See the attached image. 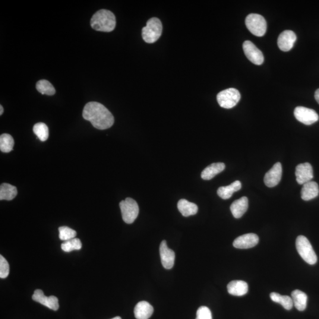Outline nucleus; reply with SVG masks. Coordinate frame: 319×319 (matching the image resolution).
Segmentation results:
<instances>
[{"label":"nucleus","mask_w":319,"mask_h":319,"mask_svg":"<svg viewBox=\"0 0 319 319\" xmlns=\"http://www.w3.org/2000/svg\"><path fill=\"white\" fill-rule=\"evenodd\" d=\"M297 250L306 263L314 265L317 263L318 257L309 239L305 236L300 235L296 239Z\"/></svg>","instance_id":"obj_3"},{"label":"nucleus","mask_w":319,"mask_h":319,"mask_svg":"<svg viewBox=\"0 0 319 319\" xmlns=\"http://www.w3.org/2000/svg\"><path fill=\"white\" fill-rule=\"evenodd\" d=\"M82 246L81 240L75 238L63 243L61 245V248L63 251L69 252L74 250H80L82 248Z\"/></svg>","instance_id":"obj_29"},{"label":"nucleus","mask_w":319,"mask_h":319,"mask_svg":"<svg viewBox=\"0 0 319 319\" xmlns=\"http://www.w3.org/2000/svg\"><path fill=\"white\" fill-rule=\"evenodd\" d=\"M296 40L297 36L293 31H284L278 38V46L282 51L289 52L293 48Z\"/></svg>","instance_id":"obj_14"},{"label":"nucleus","mask_w":319,"mask_h":319,"mask_svg":"<svg viewBox=\"0 0 319 319\" xmlns=\"http://www.w3.org/2000/svg\"><path fill=\"white\" fill-rule=\"evenodd\" d=\"M296 181L300 185L312 181L314 178V172L311 164L305 163L299 164L296 169Z\"/></svg>","instance_id":"obj_12"},{"label":"nucleus","mask_w":319,"mask_h":319,"mask_svg":"<svg viewBox=\"0 0 319 319\" xmlns=\"http://www.w3.org/2000/svg\"><path fill=\"white\" fill-rule=\"evenodd\" d=\"M248 208V198L244 197L236 200L230 205V210L233 217L236 219L240 218L247 211Z\"/></svg>","instance_id":"obj_16"},{"label":"nucleus","mask_w":319,"mask_h":319,"mask_svg":"<svg viewBox=\"0 0 319 319\" xmlns=\"http://www.w3.org/2000/svg\"><path fill=\"white\" fill-rule=\"evenodd\" d=\"M161 261L164 268L167 270L171 269L174 266L175 260V253L167 246V242L164 240L160 246Z\"/></svg>","instance_id":"obj_13"},{"label":"nucleus","mask_w":319,"mask_h":319,"mask_svg":"<svg viewBox=\"0 0 319 319\" xmlns=\"http://www.w3.org/2000/svg\"><path fill=\"white\" fill-rule=\"evenodd\" d=\"M14 141L11 135L3 134L0 136V150L3 153L10 152L13 149Z\"/></svg>","instance_id":"obj_26"},{"label":"nucleus","mask_w":319,"mask_h":319,"mask_svg":"<svg viewBox=\"0 0 319 319\" xmlns=\"http://www.w3.org/2000/svg\"><path fill=\"white\" fill-rule=\"evenodd\" d=\"M123 220L125 223L131 224L137 219L139 213V207L137 202L132 198H126L119 203Z\"/></svg>","instance_id":"obj_6"},{"label":"nucleus","mask_w":319,"mask_h":319,"mask_svg":"<svg viewBox=\"0 0 319 319\" xmlns=\"http://www.w3.org/2000/svg\"><path fill=\"white\" fill-rule=\"evenodd\" d=\"M154 309L150 303L142 301L137 303L134 309V315L137 319H148L153 315Z\"/></svg>","instance_id":"obj_17"},{"label":"nucleus","mask_w":319,"mask_h":319,"mask_svg":"<svg viewBox=\"0 0 319 319\" xmlns=\"http://www.w3.org/2000/svg\"><path fill=\"white\" fill-rule=\"evenodd\" d=\"M282 166L280 163L274 164L264 176V181L267 187L273 188L280 183L282 177Z\"/></svg>","instance_id":"obj_10"},{"label":"nucleus","mask_w":319,"mask_h":319,"mask_svg":"<svg viewBox=\"0 0 319 319\" xmlns=\"http://www.w3.org/2000/svg\"><path fill=\"white\" fill-rule=\"evenodd\" d=\"M271 301L279 303L286 310L290 311L293 308V302L292 298L287 296H282L277 293L270 294Z\"/></svg>","instance_id":"obj_25"},{"label":"nucleus","mask_w":319,"mask_h":319,"mask_svg":"<svg viewBox=\"0 0 319 319\" xmlns=\"http://www.w3.org/2000/svg\"><path fill=\"white\" fill-rule=\"evenodd\" d=\"M259 238L255 233H246L239 236L233 242V245L236 248L248 249L254 247L258 244Z\"/></svg>","instance_id":"obj_15"},{"label":"nucleus","mask_w":319,"mask_h":319,"mask_svg":"<svg viewBox=\"0 0 319 319\" xmlns=\"http://www.w3.org/2000/svg\"><path fill=\"white\" fill-rule=\"evenodd\" d=\"M225 169V164L223 163H216L211 164V165L205 168L201 173L202 178L206 181L213 179L214 176L223 171Z\"/></svg>","instance_id":"obj_20"},{"label":"nucleus","mask_w":319,"mask_h":319,"mask_svg":"<svg viewBox=\"0 0 319 319\" xmlns=\"http://www.w3.org/2000/svg\"><path fill=\"white\" fill-rule=\"evenodd\" d=\"M163 26L159 18L153 17L147 21L146 26L142 30V37L145 42L153 43L162 35Z\"/></svg>","instance_id":"obj_4"},{"label":"nucleus","mask_w":319,"mask_h":319,"mask_svg":"<svg viewBox=\"0 0 319 319\" xmlns=\"http://www.w3.org/2000/svg\"><path fill=\"white\" fill-rule=\"evenodd\" d=\"M59 238L62 241H67L75 238L77 232L68 226H61L59 228Z\"/></svg>","instance_id":"obj_30"},{"label":"nucleus","mask_w":319,"mask_h":319,"mask_svg":"<svg viewBox=\"0 0 319 319\" xmlns=\"http://www.w3.org/2000/svg\"><path fill=\"white\" fill-rule=\"evenodd\" d=\"M17 189L8 183H2L0 186V200L11 201L16 197Z\"/></svg>","instance_id":"obj_24"},{"label":"nucleus","mask_w":319,"mask_h":319,"mask_svg":"<svg viewBox=\"0 0 319 319\" xmlns=\"http://www.w3.org/2000/svg\"><path fill=\"white\" fill-rule=\"evenodd\" d=\"M9 266L7 260L2 255H0V278L5 279L8 276Z\"/></svg>","instance_id":"obj_31"},{"label":"nucleus","mask_w":319,"mask_h":319,"mask_svg":"<svg viewBox=\"0 0 319 319\" xmlns=\"http://www.w3.org/2000/svg\"><path fill=\"white\" fill-rule=\"evenodd\" d=\"M36 89L40 93L47 96H53L56 93L54 87L50 82L43 80L37 82Z\"/></svg>","instance_id":"obj_27"},{"label":"nucleus","mask_w":319,"mask_h":319,"mask_svg":"<svg viewBox=\"0 0 319 319\" xmlns=\"http://www.w3.org/2000/svg\"><path fill=\"white\" fill-rule=\"evenodd\" d=\"M196 319H213L210 309L206 306H201L198 309Z\"/></svg>","instance_id":"obj_32"},{"label":"nucleus","mask_w":319,"mask_h":319,"mask_svg":"<svg viewBox=\"0 0 319 319\" xmlns=\"http://www.w3.org/2000/svg\"><path fill=\"white\" fill-rule=\"evenodd\" d=\"M243 50L246 58L252 64L261 65L263 64L264 58L263 53L258 49L253 43L246 40L243 43Z\"/></svg>","instance_id":"obj_9"},{"label":"nucleus","mask_w":319,"mask_h":319,"mask_svg":"<svg viewBox=\"0 0 319 319\" xmlns=\"http://www.w3.org/2000/svg\"><path fill=\"white\" fill-rule=\"evenodd\" d=\"M3 112H4V109H3V107L2 106H0V115H2L3 113Z\"/></svg>","instance_id":"obj_34"},{"label":"nucleus","mask_w":319,"mask_h":319,"mask_svg":"<svg viewBox=\"0 0 319 319\" xmlns=\"http://www.w3.org/2000/svg\"><path fill=\"white\" fill-rule=\"evenodd\" d=\"M32 299L53 311H58L59 308L58 299L53 296H46L42 290H36L32 296Z\"/></svg>","instance_id":"obj_11"},{"label":"nucleus","mask_w":319,"mask_h":319,"mask_svg":"<svg viewBox=\"0 0 319 319\" xmlns=\"http://www.w3.org/2000/svg\"><path fill=\"white\" fill-rule=\"evenodd\" d=\"M82 115L95 128L101 130L111 127L114 123V118L112 113L103 104L97 102H90L86 104Z\"/></svg>","instance_id":"obj_1"},{"label":"nucleus","mask_w":319,"mask_h":319,"mask_svg":"<svg viewBox=\"0 0 319 319\" xmlns=\"http://www.w3.org/2000/svg\"><path fill=\"white\" fill-rule=\"evenodd\" d=\"M33 132L40 141H45L49 137V128L45 123H37L34 125Z\"/></svg>","instance_id":"obj_28"},{"label":"nucleus","mask_w":319,"mask_h":319,"mask_svg":"<svg viewBox=\"0 0 319 319\" xmlns=\"http://www.w3.org/2000/svg\"><path fill=\"white\" fill-rule=\"evenodd\" d=\"M241 100V94L235 88H229L217 94V101L222 108L230 109L236 106Z\"/></svg>","instance_id":"obj_7"},{"label":"nucleus","mask_w":319,"mask_h":319,"mask_svg":"<svg viewBox=\"0 0 319 319\" xmlns=\"http://www.w3.org/2000/svg\"><path fill=\"white\" fill-rule=\"evenodd\" d=\"M315 97V100H317L318 103L319 104V89L316 91Z\"/></svg>","instance_id":"obj_33"},{"label":"nucleus","mask_w":319,"mask_h":319,"mask_svg":"<svg viewBox=\"0 0 319 319\" xmlns=\"http://www.w3.org/2000/svg\"><path fill=\"white\" fill-rule=\"evenodd\" d=\"M122 319L121 318L119 317H115L114 318H113V319Z\"/></svg>","instance_id":"obj_35"},{"label":"nucleus","mask_w":319,"mask_h":319,"mask_svg":"<svg viewBox=\"0 0 319 319\" xmlns=\"http://www.w3.org/2000/svg\"><path fill=\"white\" fill-rule=\"evenodd\" d=\"M241 187V183L236 181L228 186L220 187L217 189V194L223 200H228L232 197L233 193L239 191Z\"/></svg>","instance_id":"obj_21"},{"label":"nucleus","mask_w":319,"mask_h":319,"mask_svg":"<svg viewBox=\"0 0 319 319\" xmlns=\"http://www.w3.org/2000/svg\"><path fill=\"white\" fill-rule=\"evenodd\" d=\"M91 25L97 31L110 32L116 26L115 15L107 9H101L91 18Z\"/></svg>","instance_id":"obj_2"},{"label":"nucleus","mask_w":319,"mask_h":319,"mask_svg":"<svg viewBox=\"0 0 319 319\" xmlns=\"http://www.w3.org/2000/svg\"><path fill=\"white\" fill-rule=\"evenodd\" d=\"M319 194V186L317 182L311 181L303 185L301 191L303 200L305 201L312 200L317 198Z\"/></svg>","instance_id":"obj_18"},{"label":"nucleus","mask_w":319,"mask_h":319,"mask_svg":"<svg viewBox=\"0 0 319 319\" xmlns=\"http://www.w3.org/2000/svg\"><path fill=\"white\" fill-rule=\"evenodd\" d=\"M294 114L299 122L307 125L314 124L319 120V115L315 110L304 106L296 107Z\"/></svg>","instance_id":"obj_8"},{"label":"nucleus","mask_w":319,"mask_h":319,"mask_svg":"<svg viewBox=\"0 0 319 319\" xmlns=\"http://www.w3.org/2000/svg\"><path fill=\"white\" fill-rule=\"evenodd\" d=\"M293 305L298 311H304L307 307L308 296L299 290H295L292 293Z\"/></svg>","instance_id":"obj_22"},{"label":"nucleus","mask_w":319,"mask_h":319,"mask_svg":"<svg viewBox=\"0 0 319 319\" xmlns=\"http://www.w3.org/2000/svg\"><path fill=\"white\" fill-rule=\"evenodd\" d=\"M228 292L232 296H242L248 291V284L242 280H234L230 282L227 286Z\"/></svg>","instance_id":"obj_19"},{"label":"nucleus","mask_w":319,"mask_h":319,"mask_svg":"<svg viewBox=\"0 0 319 319\" xmlns=\"http://www.w3.org/2000/svg\"><path fill=\"white\" fill-rule=\"evenodd\" d=\"M245 24L248 30L256 36L262 37L266 33V20L260 14H249L245 19Z\"/></svg>","instance_id":"obj_5"},{"label":"nucleus","mask_w":319,"mask_h":319,"mask_svg":"<svg viewBox=\"0 0 319 319\" xmlns=\"http://www.w3.org/2000/svg\"><path fill=\"white\" fill-rule=\"evenodd\" d=\"M178 208L180 213L185 217L195 215L198 211V207L197 205L184 200V199L178 202Z\"/></svg>","instance_id":"obj_23"}]
</instances>
